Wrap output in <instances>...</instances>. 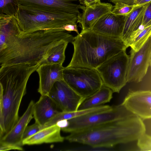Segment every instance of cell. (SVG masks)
I'll return each mask as SVG.
<instances>
[{"label":"cell","instance_id":"obj_1","mask_svg":"<svg viewBox=\"0 0 151 151\" xmlns=\"http://www.w3.org/2000/svg\"><path fill=\"white\" fill-rule=\"evenodd\" d=\"M74 38L60 29L20 31L9 36L0 47V66L40 64L51 47L63 40L72 43Z\"/></svg>","mask_w":151,"mask_h":151},{"label":"cell","instance_id":"obj_2","mask_svg":"<svg viewBox=\"0 0 151 151\" xmlns=\"http://www.w3.org/2000/svg\"><path fill=\"white\" fill-rule=\"evenodd\" d=\"M40 64L1 66L0 68V139L18 121L19 111L31 75Z\"/></svg>","mask_w":151,"mask_h":151},{"label":"cell","instance_id":"obj_3","mask_svg":"<svg viewBox=\"0 0 151 151\" xmlns=\"http://www.w3.org/2000/svg\"><path fill=\"white\" fill-rule=\"evenodd\" d=\"M142 119L130 112L116 121L81 131L70 133L65 139L93 148H111L137 140L145 133Z\"/></svg>","mask_w":151,"mask_h":151},{"label":"cell","instance_id":"obj_4","mask_svg":"<svg viewBox=\"0 0 151 151\" xmlns=\"http://www.w3.org/2000/svg\"><path fill=\"white\" fill-rule=\"evenodd\" d=\"M74 51L67 67L96 69L115 55L127 48L121 38L106 36L92 30L81 32L71 43Z\"/></svg>","mask_w":151,"mask_h":151},{"label":"cell","instance_id":"obj_5","mask_svg":"<svg viewBox=\"0 0 151 151\" xmlns=\"http://www.w3.org/2000/svg\"><path fill=\"white\" fill-rule=\"evenodd\" d=\"M79 15L48 7L19 4L15 17L22 32L60 29L70 24H76Z\"/></svg>","mask_w":151,"mask_h":151},{"label":"cell","instance_id":"obj_6","mask_svg":"<svg viewBox=\"0 0 151 151\" xmlns=\"http://www.w3.org/2000/svg\"><path fill=\"white\" fill-rule=\"evenodd\" d=\"M129 61V55L125 50L111 57L96 69L103 85L113 93H119L127 83Z\"/></svg>","mask_w":151,"mask_h":151},{"label":"cell","instance_id":"obj_7","mask_svg":"<svg viewBox=\"0 0 151 151\" xmlns=\"http://www.w3.org/2000/svg\"><path fill=\"white\" fill-rule=\"evenodd\" d=\"M130 112L121 104L109 110L91 113L68 120V125L62 131L71 133L84 131L123 118Z\"/></svg>","mask_w":151,"mask_h":151},{"label":"cell","instance_id":"obj_8","mask_svg":"<svg viewBox=\"0 0 151 151\" xmlns=\"http://www.w3.org/2000/svg\"><path fill=\"white\" fill-rule=\"evenodd\" d=\"M63 79L80 95L86 99L98 91L103 83L96 69L64 67Z\"/></svg>","mask_w":151,"mask_h":151},{"label":"cell","instance_id":"obj_9","mask_svg":"<svg viewBox=\"0 0 151 151\" xmlns=\"http://www.w3.org/2000/svg\"><path fill=\"white\" fill-rule=\"evenodd\" d=\"M48 96L57 108L63 112L78 110L86 99L76 92L64 80L54 84Z\"/></svg>","mask_w":151,"mask_h":151},{"label":"cell","instance_id":"obj_10","mask_svg":"<svg viewBox=\"0 0 151 151\" xmlns=\"http://www.w3.org/2000/svg\"><path fill=\"white\" fill-rule=\"evenodd\" d=\"M151 56V36L137 51L131 50L127 76V82H139L146 75Z\"/></svg>","mask_w":151,"mask_h":151},{"label":"cell","instance_id":"obj_11","mask_svg":"<svg viewBox=\"0 0 151 151\" xmlns=\"http://www.w3.org/2000/svg\"><path fill=\"white\" fill-rule=\"evenodd\" d=\"M35 102L31 100L23 114L12 129L5 135L0 139V150H23L22 147V137L28 124L34 118Z\"/></svg>","mask_w":151,"mask_h":151},{"label":"cell","instance_id":"obj_12","mask_svg":"<svg viewBox=\"0 0 151 151\" xmlns=\"http://www.w3.org/2000/svg\"><path fill=\"white\" fill-rule=\"evenodd\" d=\"M122 104L142 119H151V91L130 90Z\"/></svg>","mask_w":151,"mask_h":151},{"label":"cell","instance_id":"obj_13","mask_svg":"<svg viewBox=\"0 0 151 151\" xmlns=\"http://www.w3.org/2000/svg\"><path fill=\"white\" fill-rule=\"evenodd\" d=\"M62 65L58 64L40 65L36 70L39 78L38 92L41 95H48L54 84L63 80Z\"/></svg>","mask_w":151,"mask_h":151},{"label":"cell","instance_id":"obj_14","mask_svg":"<svg viewBox=\"0 0 151 151\" xmlns=\"http://www.w3.org/2000/svg\"><path fill=\"white\" fill-rule=\"evenodd\" d=\"M125 17L116 15L111 12L101 17L94 24L92 30L106 36L121 38Z\"/></svg>","mask_w":151,"mask_h":151},{"label":"cell","instance_id":"obj_15","mask_svg":"<svg viewBox=\"0 0 151 151\" xmlns=\"http://www.w3.org/2000/svg\"><path fill=\"white\" fill-rule=\"evenodd\" d=\"M113 6L110 3L101 2L87 7L83 5V12L79 15L77 21L81 26V32L92 30L98 20L104 15L111 12Z\"/></svg>","mask_w":151,"mask_h":151},{"label":"cell","instance_id":"obj_16","mask_svg":"<svg viewBox=\"0 0 151 151\" xmlns=\"http://www.w3.org/2000/svg\"><path fill=\"white\" fill-rule=\"evenodd\" d=\"M48 95H41L35 104L33 116L35 122L42 127L61 111Z\"/></svg>","mask_w":151,"mask_h":151},{"label":"cell","instance_id":"obj_17","mask_svg":"<svg viewBox=\"0 0 151 151\" xmlns=\"http://www.w3.org/2000/svg\"><path fill=\"white\" fill-rule=\"evenodd\" d=\"M77 0H18L19 4L30 6H41L55 9L64 12L79 15L83 5L72 2Z\"/></svg>","mask_w":151,"mask_h":151},{"label":"cell","instance_id":"obj_18","mask_svg":"<svg viewBox=\"0 0 151 151\" xmlns=\"http://www.w3.org/2000/svg\"><path fill=\"white\" fill-rule=\"evenodd\" d=\"M61 128L57 124L44 128L24 140L23 145H32L63 142L65 137L60 134Z\"/></svg>","mask_w":151,"mask_h":151},{"label":"cell","instance_id":"obj_19","mask_svg":"<svg viewBox=\"0 0 151 151\" xmlns=\"http://www.w3.org/2000/svg\"><path fill=\"white\" fill-rule=\"evenodd\" d=\"M147 4L136 7L131 13L125 17L121 37L125 44L131 34L141 26Z\"/></svg>","mask_w":151,"mask_h":151},{"label":"cell","instance_id":"obj_20","mask_svg":"<svg viewBox=\"0 0 151 151\" xmlns=\"http://www.w3.org/2000/svg\"><path fill=\"white\" fill-rule=\"evenodd\" d=\"M113 93L111 89L103 85L98 91L83 101L78 110L89 109L109 102L112 98Z\"/></svg>","mask_w":151,"mask_h":151},{"label":"cell","instance_id":"obj_21","mask_svg":"<svg viewBox=\"0 0 151 151\" xmlns=\"http://www.w3.org/2000/svg\"><path fill=\"white\" fill-rule=\"evenodd\" d=\"M112 106L108 105H102L92 108L78 110L73 112L61 111L46 124L47 127L57 124L59 122L65 120H68L86 114L97 111H104L111 109Z\"/></svg>","mask_w":151,"mask_h":151},{"label":"cell","instance_id":"obj_22","mask_svg":"<svg viewBox=\"0 0 151 151\" xmlns=\"http://www.w3.org/2000/svg\"><path fill=\"white\" fill-rule=\"evenodd\" d=\"M151 36V24L144 27L142 25L131 35L126 42L128 48L134 51L138 50Z\"/></svg>","mask_w":151,"mask_h":151},{"label":"cell","instance_id":"obj_23","mask_svg":"<svg viewBox=\"0 0 151 151\" xmlns=\"http://www.w3.org/2000/svg\"><path fill=\"white\" fill-rule=\"evenodd\" d=\"M68 43L66 41L63 40L51 47L40 65L54 64L62 65L65 60V50Z\"/></svg>","mask_w":151,"mask_h":151},{"label":"cell","instance_id":"obj_24","mask_svg":"<svg viewBox=\"0 0 151 151\" xmlns=\"http://www.w3.org/2000/svg\"><path fill=\"white\" fill-rule=\"evenodd\" d=\"M19 5L18 0H0V13L15 16Z\"/></svg>","mask_w":151,"mask_h":151},{"label":"cell","instance_id":"obj_25","mask_svg":"<svg viewBox=\"0 0 151 151\" xmlns=\"http://www.w3.org/2000/svg\"><path fill=\"white\" fill-rule=\"evenodd\" d=\"M137 6L135 5H129L122 3H118L114 6L111 12L118 15L127 16Z\"/></svg>","mask_w":151,"mask_h":151},{"label":"cell","instance_id":"obj_26","mask_svg":"<svg viewBox=\"0 0 151 151\" xmlns=\"http://www.w3.org/2000/svg\"><path fill=\"white\" fill-rule=\"evenodd\" d=\"M137 145L141 151H151V136L145 133L137 140Z\"/></svg>","mask_w":151,"mask_h":151},{"label":"cell","instance_id":"obj_27","mask_svg":"<svg viewBox=\"0 0 151 151\" xmlns=\"http://www.w3.org/2000/svg\"><path fill=\"white\" fill-rule=\"evenodd\" d=\"M41 129L42 127L35 122L32 125L27 126L23 134V141L35 134Z\"/></svg>","mask_w":151,"mask_h":151},{"label":"cell","instance_id":"obj_28","mask_svg":"<svg viewBox=\"0 0 151 151\" xmlns=\"http://www.w3.org/2000/svg\"><path fill=\"white\" fill-rule=\"evenodd\" d=\"M151 24V1L148 3L144 12L141 25L144 27Z\"/></svg>","mask_w":151,"mask_h":151},{"label":"cell","instance_id":"obj_29","mask_svg":"<svg viewBox=\"0 0 151 151\" xmlns=\"http://www.w3.org/2000/svg\"><path fill=\"white\" fill-rule=\"evenodd\" d=\"M61 29L68 32L75 31L78 35L80 33L78 32L76 24H70L65 25L61 27Z\"/></svg>","mask_w":151,"mask_h":151},{"label":"cell","instance_id":"obj_30","mask_svg":"<svg viewBox=\"0 0 151 151\" xmlns=\"http://www.w3.org/2000/svg\"><path fill=\"white\" fill-rule=\"evenodd\" d=\"M80 4L85 6H89L101 3L100 0H79Z\"/></svg>","mask_w":151,"mask_h":151},{"label":"cell","instance_id":"obj_31","mask_svg":"<svg viewBox=\"0 0 151 151\" xmlns=\"http://www.w3.org/2000/svg\"><path fill=\"white\" fill-rule=\"evenodd\" d=\"M115 4L118 3H122L129 5H134L135 0H108Z\"/></svg>","mask_w":151,"mask_h":151},{"label":"cell","instance_id":"obj_32","mask_svg":"<svg viewBox=\"0 0 151 151\" xmlns=\"http://www.w3.org/2000/svg\"><path fill=\"white\" fill-rule=\"evenodd\" d=\"M151 1V0H135L134 2V5L137 6H140L144 5Z\"/></svg>","mask_w":151,"mask_h":151},{"label":"cell","instance_id":"obj_33","mask_svg":"<svg viewBox=\"0 0 151 151\" xmlns=\"http://www.w3.org/2000/svg\"><path fill=\"white\" fill-rule=\"evenodd\" d=\"M150 66L151 67V56L150 57Z\"/></svg>","mask_w":151,"mask_h":151}]
</instances>
